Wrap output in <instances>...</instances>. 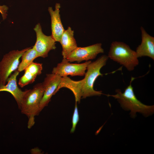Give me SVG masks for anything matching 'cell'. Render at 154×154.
<instances>
[{
	"mask_svg": "<svg viewBox=\"0 0 154 154\" xmlns=\"http://www.w3.org/2000/svg\"><path fill=\"white\" fill-rule=\"evenodd\" d=\"M60 4L56 3L55 5V10L49 7L48 11L51 17L52 36L55 40L60 42V38L64 29L62 25L59 14Z\"/></svg>",
	"mask_w": 154,
	"mask_h": 154,
	"instance_id": "12",
	"label": "cell"
},
{
	"mask_svg": "<svg viewBox=\"0 0 154 154\" xmlns=\"http://www.w3.org/2000/svg\"><path fill=\"white\" fill-rule=\"evenodd\" d=\"M8 9V7L6 5H0V13L3 20L7 18Z\"/></svg>",
	"mask_w": 154,
	"mask_h": 154,
	"instance_id": "18",
	"label": "cell"
},
{
	"mask_svg": "<svg viewBox=\"0 0 154 154\" xmlns=\"http://www.w3.org/2000/svg\"><path fill=\"white\" fill-rule=\"evenodd\" d=\"M140 29L141 42L136 49L137 56H147L154 60V37L147 33L142 27Z\"/></svg>",
	"mask_w": 154,
	"mask_h": 154,
	"instance_id": "10",
	"label": "cell"
},
{
	"mask_svg": "<svg viewBox=\"0 0 154 154\" xmlns=\"http://www.w3.org/2000/svg\"><path fill=\"white\" fill-rule=\"evenodd\" d=\"M77 103V102L75 101V106L72 119V127L70 131L71 133H73L75 131L76 127L79 120Z\"/></svg>",
	"mask_w": 154,
	"mask_h": 154,
	"instance_id": "17",
	"label": "cell"
},
{
	"mask_svg": "<svg viewBox=\"0 0 154 154\" xmlns=\"http://www.w3.org/2000/svg\"><path fill=\"white\" fill-rule=\"evenodd\" d=\"M20 72L16 70L8 78L7 84L3 85L0 84V92L7 91L10 93L16 100L19 108L23 96L26 90L22 91L19 89L17 84V77Z\"/></svg>",
	"mask_w": 154,
	"mask_h": 154,
	"instance_id": "11",
	"label": "cell"
},
{
	"mask_svg": "<svg viewBox=\"0 0 154 154\" xmlns=\"http://www.w3.org/2000/svg\"><path fill=\"white\" fill-rule=\"evenodd\" d=\"M37 76L33 73L25 70V73L19 80L18 84L21 87L32 83L33 82Z\"/></svg>",
	"mask_w": 154,
	"mask_h": 154,
	"instance_id": "15",
	"label": "cell"
},
{
	"mask_svg": "<svg viewBox=\"0 0 154 154\" xmlns=\"http://www.w3.org/2000/svg\"><path fill=\"white\" fill-rule=\"evenodd\" d=\"M74 31L69 27L64 30L59 42L62 47V52L63 58L65 59L77 47V44L74 37Z\"/></svg>",
	"mask_w": 154,
	"mask_h": 154,
	"instance_id": "13",
	"label": "cell"
},
{
	"mask_svg": "<svg viewBox=\"0 0 154 154\" xmlns=\"http://www.w3.org/2000/svg\"><path fill=\"white\" fill-rule=\"evenodd\" d=\"M91 62L90 60L86 61L81 64L70 63L67 60L63 58L62 62L54 67L52 73L57 75L61 77L84 75L88 65Z\"/></svg>",
	"mask_w": 154,
	"mask_h": 154,
	"instance_id": "7",
	"label": "cell"
},
{
	"mask_svg": "<svg viewBox=\"0 0 154 154\" xmlns=\"http://www.w3.org/2000/svg\"><path fill=\"white\" fill-rule=\"evenodd\" d=\"M21 61L19 64L17 70L19 72L25 69L36 58L39 57L38 55L33 47L28 49L21 56Z\"/></svg>",
	"mask_w": 154,
	"mask_h": 154,
	"instance_id": "14",
	"label": "cell"
},
{
	"mask_svg": "<svg viewBox=\"0 0 154 154\" xmlns=\"http://www.w3.org/2000/svg\"><path fill=\"white\" fill-rule=\"evenodd\" d=\"M42 69V64L33 62L24 70L31 72L37 76L41 74Z\"/></svg>",
	"mask_w": 154,
	"mask_h": 154,
	"instance_id": "16",
	"label": "cell"
},
{
	"mask_svg": "<svg viewBox=\"0 0 154 154\" xmlns=\"http://www.w3.org/2000/svg\"><path fill=\"white\" fill-rule=\"evenodd\" d=\"M62 78V77L55 74H46V76L42 83L44 92L40 104V111L48 105L52 96L56 93Z\"/></svg>",
	"mask_w": 154,
	"mask_h": 154,
	"instance_id": "9",
	"label": "cell"
},
{
	"mask_svg": "<svg viewBox=\"0 0 154 154\" xmlns=\"http://www.w3.org/2000/svg\"><path fill=\"white\" fill-rule=\"evenodd\" d=\"M34 30L36 33L37 40L33 47L39 57L43 58L47 57L50 50L56 48V41L51 35L48 36L43 33L40 23L36 25Z\"/></svg>",
	"mask_w": 154,
	"mask_h": 154,
	"instance_id": "8",
	"label": "cell"
},
{
	"mask_svg": "<svg viewBox=\"0 0 154 154\" xmlns=\"http://www.w3.org/2000/svg\"><path fill=\"white\" fill-rule=\"evenodd\" d=\"M30 47L21 50H13L5 54L0 62V84H6L12 72L18 68L20 59L24 53Z\"/></svg>",
	"mask_w": 154,
	"mask_h": 154,
	"instance_id": "5",
	"label": "cell"
},
{
	"mask_svg": "<svg viewBox=\"0 0 154 154\" xmlns=\"http://www.w3.org/2000/svg\"><path fill=\"white\" fill-rule=\"evenodd\" d=\"M135 78L132 77L129 85L122 92L119 89L116 90L114 95H106L117 99L121 107L124 110L130 111V114L132 118L136 116L137 112L142 114L146 117L153 114L154 112V106H148L144 104L136 97L132 86L131 83Z\"/></svg>",
	"mask_w": 154,
	"mask_h": 154,
	"instance_id": "2",
	"label": "cell"
},
{
	"mask_svg": "<svg viewBox=\"0 0 154 154\" xmlns=\"http://www.w3.org/2000/svg\"><path fill=\"white\" fill-rule=\"evenodd\" d=\"M44 92L42 84L39 83L35 85L32 89L27 90L23 96L19 109L28 117L29 129L34 125L35 117L40 112V104Z\"/></svg>",
	"mask_w": 154,
	"mask_h": 154,
	"instance_id": "3",
	"label": "cell"
},
{
	"mask_svg": "<svg viewBox=\"0 0 154 154\" xmlns=\"http://www.w3.org/2000/svg\"><path fill=\"white\" fill-rule=\"evenodd\" d=\"M101 43H97L85 47H77L66 58L70 62L80 63L95 58L99 53H103L104 50Z\"/></svg>",
	"mask_w": 154,
	"mask_h": 154,
	"instance_id": "6",
	"label": "cell"
},
{
	"mask_svg": "<svg viewBox=\"0 0 154 154\" xmlns=\"http://www.w3.org/2000/svg\"><path fill=\"white\" fill-rule=\"evenodd\" d=\"M108 56L109 58L123 65L129 71H133L139 64L135 51L122 42H112Z\"/></svg>",
	"mask_w": 154,
	"mask_h": 154,
	"instance_id": "4",
	"label": "cell"
},
{
	"mask_svg": "<svg viewBox=\"0 0 154 154\" xmlns=\"http://www.w3.org/2000/svg\"><path fill=\"white\" fill-rule=\"evenodd\" d=\"M108 58V56L104 55L95 61L91 62L87 67V71L84 75V78L81 80L74 81L67 76L63 77L61 83V87L70 90L74 95L75 101L79 103L81 98L100 96L103 94L102 91L95 90L94 84L98 77L103 76L100 70L106 65Z\"/></svg>",
	"mask_w": 154,
	"mask_h": 154,
	"instance_id": "1",
	"label": "cell"
}]
</instances>
